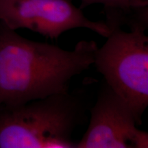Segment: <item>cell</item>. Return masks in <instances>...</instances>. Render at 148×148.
I'll use <instances>...</instances> for the list:
<instances>
[{"label":"cell","instance_id":"cell-1","mask_svg":"<svg viewBox=\"0 0 148 148\" xmlns=\"http://www.w3.org/2000/svg\"><path fill=\"white\" fill-rule=\"evenodd\" d=\"M97 43L72 50L29 40L0 22V106H14L69 92V82L93 64Z\"/></svg>","mask_w":148,"mask_h":148},{"label":"cell","instance_id":"cell-2","mask_svg":"<svg viewBox=\"0 0 148 148\" xmlns=\"http://www.w3.org/2000/svg\"><path fill=\"white\" fill-rule=\"evenodd\" d=\"M84 114L82 101L69 92L0 106V148H76L72 136Z\"/></svg>","mask_w":148,"mask_h":148},{"label":"cell","instance_id":"cell-3","mask_svg":"<svg viewBox=\"0 0 148 148\" xmlns=\"http://www.w3.org/2000/svg\"><path fill=\"white\" fill-rule=\"evenodd\" d=\"M110 33L97 47L93 64L105 83L132 108L138 124L148 106L147 28L135 27L125 31L108 25Z\"/></svg>","mask_w":148,"mask_h":148},{"label":"cell","instance_id":"cell-4","mask_svg":"<svg viewBox=\"0 0 148 148\" xmlns=\"http://www.w3.org/2000/svg\"><path fill=\"white\" fill-rule=\"evenodd\" d=\"M0 22L13 30L27 29L50 39L75 28L105 38L110 33L106 22L90 20L71 0H0Z\"/></svg>","mask_w":148,"mask_h":148},{"label":"cell","instance_id":"cell-5","mask_svg":"<svg viewBox=\"0 0 148 148\" xmlns=\"http://www.w3.org/2000/svg\"><path fill=\"white\" fill-rule=\"evenodd\" d=\"M138 125L128 103L104 83L76 148H147L148 133Z\"/></svg>","mask_w":148,"mask_h":148},{"label":"cell","instance_id":"cell-6","mask_svg":"<svg viewBox=\"0 0 148 148\" xmlns=\"http://www.w3.org/2000/svg\"><path fill=\"white\" fill-rule=\"evenodd\" d=\"M79 8L102 4L108 25L148 27V0H80Z\"/></svg>","mask_w":148,"mask_h":148}]
</instances>
